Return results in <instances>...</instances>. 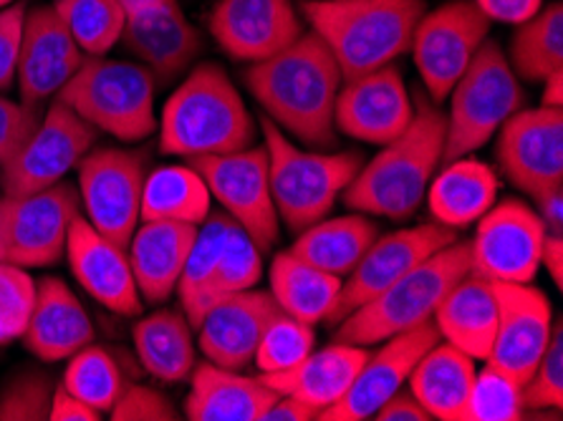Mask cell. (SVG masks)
<instances>
[{
	"label": "cell",
	"instance_id": "obj_26",
	"mask_svg": "<svg viewBox=\"0 0 563 421\" xmlns=\"http://www.w3.org/2000/svg\"><path fill=\"white\" fill-rule=\"evenodd\" d=\"M263 379H249L233 368L202 361L190 374V394L185 399V419L190 421H263L278 401Z\"/></svg>",
	"mask_w": 563,
	"mask_h": 421
},
{
	"label": "cell",
	"instance_id": "obj_12",
	"mask_svg": "<svg viewBox=\"0 0 563 421\" xmlns=\"http://www.w3.org/2000/svg\"><path fill=\"white\" fill-rule=\"evenodd\" d=\"M190 167L261 253H268L278 240V210L271 192L266 147L192 157Z\"/></svg>",
	"mask_w": 563,
	"mask_h": 421
},
{
	"label": "cell",
	"instance_id": "obj_27",
	"mask_svg": "<svg viewBox=\"0 0 563 421\" xmlns=\"http://www.w3.org/2000/svg\"><path fill=\"white\" fill-rule=\"evenodd\" d=\"M198 225L173 220H147L136 225L126 245L136 290L147 303H165L175 293Z\"/></svg>",
	"mask_w": 563,
	"mask_h": 421
},
{
	"label": "cell",
	"instance_id": "obj_37",
	"mask_svg": "<svg viewBox=\"0 0 563 421\" xmlns=\"http://www.w3.org/2000/svg\"><path fill=\"white\" fill-rule=\"evenodd\" d=\"M263 273V253L261 247L253 243L249 232L235 222L233 232H230L225 253L220 257L216 273L208 280V286L202 288V293L195 298V303L187 308L185 315L190 321L192 329H198L205 313L210 311L218 300H223L241 290L253 288L261 280Z\"/></svg>",
	"mask_w": 563,
	"mask_h": 421
},
{
	"label": "cell",
	"instance_id": "obj_50",
	"mask_svg": "<svg viewBox=\"0 0 563 421\" xmlns=\"http://www.w3.org/2000/svg\"><path fill=\"white\" fill-rule=\"evenodd\" d=\"M374 419L377 421H430L432 417L428 414V409L415 399L412 391L397 389L377 411H374Z\"/></svg>",
	"mask_w": 563,
	"mask_h": 421
},
{
	"label": "cell",
	"instance_id": "obj_32",
	"mask_svg": "<svg viewBox=\"0 0 563 421\" xmlns=\"http://www.w3.org/2000/svg\"><path fill=\"white\" fill-rule=\"evenodd\" d=\"M341 282L344 280L339 275L316 268L291 251L276 255L271 265V296L276 298L280 311L311 325L327 321Z\"/></svg>",
	"mask_w": 563,
	"mask_h": 421
},
{
	"label": "cell",
	"instance_id": "obj_19",
	"mask_svg": "<svg viewBox=\"0 0 563 421\" xmlns=\"http://www.w3.org/2000/svg\"><path fill=\"white\" fill-rule=\"evenodd\" d=\"M208 29L230 58L258 64L291 46L303 23L291 0H218Z\"/></svg>",
	"mask_w": 563,
	"mask_h": 421
},
{
	"label": "cell",
	"instance_id": "obj_28",
	"mask_svg": "<svg viewBox=\"0 0 563 421\" xmlns=\"http://www.w3.org/2000/svg\"><path fill=\"white\" fill-rule=\"evenodd\" d=\"M364 346L354 343H334L321 351H311L296 366L284 368V372L263 374L273 391L280 397H294L298 401L309 403L316 411L334 407V403L352 389V384L366 361Z\"/></svg>",
	"mask_w": 563,
	"mask_h": 421
},
{
	"label": "cell",
	"instance_id": "obj_42",
	"mask_svg": "<svg viewBox=\"0 0 563 421\" xmlns=\"http://www.w3.org/2000/svg\"><path fill=\"white\" fill-rule=\"evenodd\" d=\"M520 417H523L520 386L510 376L490 364L475 374L465 421H516Z\"/></svg>",
	"mask_w": 563,
	"mask_h": 421
},
{
	"label": "cell",
	"instance_id": "obj_21",
	"mask_svg": "<svg viewBox=\"0 0 563 421\" xmlns=\"http://www.w3.org/2000/svg\"><path fill=\"white\" fill-rule=\"evenodd\" d=\"M440 341V331L434 323H420L415 329L387 339V346L374 356H366L364 366L356 374L344 397L334 407L323 409L321 421H364L372 419L384 401L397 389H402L405 381L412 374L417 361Z\"/></svg>",
	"mask_w": 563,
	"mask_h": 421
},
{
	"label": "cell",
	"instance_id": "obj_49",
	"mask_svg": "<svg viewBox=\"0 0 563 421\" xmlns=\"http://www.w3.org/2000/svg\"><path fill=\"white\" fill-rule=\"evenodd\" d=\"M475 5L488 15L490 21L520 25L543 8V0H475Z\"/></svg>",
	"mask_w": 563,
	"mask_h": 421
},
{
	"label": "cell",
	"instance_id": "obj_40",
	"mask_svg": "<svg viewBox=\"0 0 563 421\" xmlns=\"http://www.w3.org/2000/svg\"><path fill=\"white\" fill-rule=\"evenodd\" d=\"M233 228H235V220L225 212H210L208 218L198 225L192 247L190 253H187L183 275L175 288L177 296H180L183 311H187V308L195 303V298L202 293V288L208 286V280L218 268L220 257L225 253L228 237L230 232H233Z\"/></svg>",
	"mask_w": 563,
	"mask_h": 421
},
{
	"label": "cell",
	"instance_id": "obj_39",
	"mask_svg": "<svg viewBox=\"0 0 563 421\" xmlns=\"http://www.w3.org/2000/svg\"><path fill=\"white\" fill-rule=\"evenodd\" d=\"M64 389L74 394L76 399L89 403L99 414H109L117 399L124 391V376L119 372L117 361L109 356V351L97 346H84L76 351L68 361V368L64 374Z\"/></svg>",
	"mask_w": 563,
	"mask_h": 421
},
{
	"label": "cell",
	"instance_id": "obj_9",
	"mask_svg": "<svg viewBox=\"0 0 563 421\" xmlns=\"http://www.w3.org/2000/svg\"><path fill=\"white\" fill-rule=\"evenodd\" d=\"M79 214L74 185L56 182L46 190L0 197V247L3 263L19 268H48L66 255L68 228Z\"/></svg>",
	"mask_w": 563,
	"mask_h": 421
},
{
	"label": "cell",
	"instance_id": "obj_54",
	"mask_svg": "<svg viewBox=\"0 0 563 421\" xmlns=\"http://www.w3.org/2000/svg\"><path fill=\"white\" fill-rule=\"evenodd\" d=\"M541 265L556 282V288H563V235H551L545 232L543 251H541Z\"/></svg>",
	"mask_w": 563,
	"mask_h": 421
},
{
	"label": "cell",
	"instance_id": "obj_38",
	"mask_svg": "<svg viewBox=\"0 0 563 421\" xmlns=\"http://www.w3.org/2000/svg\"><path fill=\"white\" fill-rule=\"evenodd\" d=\"M54 8L87 56H107L122 41L124 0H56Z\"/></svg>",
	"mask_w": 563,
	"mask_h": 421
},
{
	"label": "cell",
	"instance_id": "obj_43",
	"mask_svg": "<svg viewBox=\"0 0 563 421\" xmlns=\"http://www.w3.org/2000/svg\"><path fill=\"white\" fill-rule=\"evenodd\" d=\"M520 403L526 411H561L563 407V323L556 321L531 379L520 386Z\"/></svg>",
	"mask_w": 563,
	"mask_h": 421
},
{
	"label": "cell",
	"instance_id": "obj_24",
	"mask_svg": "<svg viewBox=\"0 0 563 421\" xmlns=\"http://www.w3.org/2000/svg\"><path fill=\"white\" fill-rule=\"evenodd\" d=\"M280 313L266 290H241L218 300L198 325V343L210 364L241 372L253 364L255 348L268 323Z\"/></svg>",
	"mask_w": 563,
	"mask_h": 421
},
{
	"label": "cell",
	"instance_id": "obj_13",
	"mask_svg": "<svg viewBox=\"0 0 563 421\" xmlns=\"http://www.w3.org/2000/svg\"><path fill=\"white\" fill-rule=\"evenodd\" d=\"M93 142L97 129L84 122L62 99H54L36 132L0 167L3 195H29L62 182Z\"/></svg>",
	"mask_w": 563,
	"mask_h": 421
},
{
	"label": "cell",
	"instance_id": "obj_22",
	"mask_svg": "<svg viewBox=\"0 0 563 421\" xmlns=\"http://www.w3.org/2000/svg\"><path fill=\"white\" fill-rule=\"evenodd\" d=\"M84 58L87 54L58 19L54 5H38L25 13L19 71H15L23 104L41 109L44 101L56 97L79 71Z\"/></svg>",
	"mask_w": 563,
	"mask_h": 421
},
{
	"label": "cell",
	"instance_id": "obj_3",
	"mask_svg": "<svg viewBox=\"0 0 563 421\" xmlns=\"http://www.w3.org/2000/svg\"><path fill=\"white\" fill-rule=\"evenodd\" d=\"M424 0H303L301 13L327 43L344 81L389 66L409 51Z\"/></svg>",
	"mask_w": 563,
	"mask_h": 421
},
{
	"label": "cell",
	"instance_id": "obj_7",
	"mask_svg": "<svg viewBox=\"0 0 563 421\" xmlns=\"http://www.w3.org/2000/svg\"><path fill=\"white\" fill-rule=\"evenodd\" d=\"M261 126L266 134L263 147L268 152L271 192L278 218L294 232H303L331 212L336 197L362 169V157L356 152H303L268 117H263Z\"/></svg>",
	"mask_w": 563,
	"mask_h": 421
},
{
	"label": "cell",
	"instance_id": "obj_4",
	"mask_svg": "<svg viewBox=\"0 0 563 421\" xmlns=\"http://www.w3.org/2000/svg\"><path fill=\"white\" fill-rule=\"evenodd\" d=\"M253 136V117L218 64L195 66L162 109L159 149L177 157L249 149Z\"/></svg>",
	"mask_w": 563,
	"mask_h": 421
},
{
	"label": "cell",
	"instance_id": "obj_16",
	"mask_svg": "<svg viewBox=\"0 0 563 421\" xmlns=\"http://www.w3.org/2000/svg\"><path fill=\"white\" fill-rule=\"evenodd\" d=\"M545 228L536 210L506 200L477 220L471 243L473 273L493 282H533L541 268Z\"/></svg>",
	"mask_w": 563,
	"mask_h": 421
},
{
	"label": "cell",
	"instance_id": "obj_29",
	"mask_svg": "<svg viewBox=\"0 0 563 421\" xmlns=\"http://www.w3.org/2000/svg\"><path fill=\"white\" fill-rule=\"evenodd\" d=\"M432 318L448 343L473 361H488L498 331V300L493 280L471 270L450 288Z\"/></svg>",
	"mask_w": 563,
	"mask_h": 421
},
{
	"label": "cell",
	"instance_id": "obj_20",
	"mask_svg": "<svg viewBox=\"0 0 563 421\" xmlns=\"http://www.w3.org/2000/svg\"><path fill=\"white\" fill-rule=\"evenodd\" d=\"M415 117V104L395 66H382L344 81L334 107V124L352 140L387 144L405 132Z\"/></svg>",
	"mask_w": 563,
	"mask_h": 421
},
{
	"label": "cell",
	"instance_id": "obj_25",
	"mask_svg": "<svg viewBox=\"0 0 563 421\" xmlns=\"http://www.w3.org/2000/svg\"><path fill=\"white\" fill-rule=\"evenodd\" d=\"M93 341L89 313L74 290L58 278L36 282V303L23 331V343L41 361H64Z\"/></svg>",
	"mask_w": 563,
	"mask_h": 421
},
{
	"label": "cell",
	"instance_id": "obj_47",
	"mask_svg": "<svg viewBox=\"0 0 563 421\" xmlns=\"http://www.w3.org/2000/svg\"><path fill=\"white\" fill-rule=\"evenodd\" d=\"M25 13H29V5L23 0L0 8V91L11 89L19 71Z\"/></svg>",
	"mask_w": 563,
	"mask_h": 421
},
{
	"label": "cell",
	"instance_id": "obj_8",
	"mask_svg": "<svg viewBox=\"0 0 563 421\" xmlns=\"http://www.w3.org/2000/svg\"><path fill=\"white\" fill-rule=\"evenodd\" d=\"M523 104V91L496 41L485 38L450 91L442 165L477 152Z\"/></svg>",
	"mask_w": 563,
	"mask_h": 421
},
{
	"label": "cell",
	"instance_id": "obj_35",
	"mask_svg": "<svg viewBox=\"0 0 563 421\" xmlns=\"http://www.w3.org/2000/svg\"><path fill=\"white\" fill-rule=\"evenodd\" d=\"M210 190L190 165L157 167L144 177L140 220H173L200 225L210 214Z\"/></svg>",
	"mask_w": 563,
	"mask_h": 421
},
{
	"label": "cell",
	"instance_id": "obj_2",
	"mask_svg": "<svg viewBox=\"0 0 563 421\" xmlns=\"http://www.w3.org/2000/svg\"><path fill=\"white\" fill-rule=\"evenodd\" d=\"M445 129V114L420 93L409 126L397 140L384 144L344 190L346 208L387 220L412 218L442 159Z\"/></svg>",
	"mask_w": 563,
	"mask_h": 421
},
{
	"label": "cell",
	"instance_id": "obj_17",
	"mask_svg": "<svg viewBox=\"0 0 563 421\" xmlns=\"http://www.w3.org/2000/svg\"><path fill=\"white\" fill-rule=\"evenodd\" d=\"M493 290L498 300V331L488 364L523 386L551 341V300L531 282H493Z\"/></svg>",
	"mask_w": 563,
	"mask_h": 421
},
{
	"label": "cell",
	"instance_id": "obj_18",
	"mask_svg": "<svg viewBox=\"0 0 563 421\" xmlns=\"http://www.w3.org/2000/svg\"><path fill=\"white\" fill-rule=\"evenodd\" d=\"M124 46L157 84H173L200 54V31L185 19L180 0H124Z\"/></svg>",
	"mask_w": 563,
	"mask_h": 421
},
{
	"label": "cell",
	"instance_id": "obj_52",
	"mask_svg": "<svg viewBox=\"0 0 563 421\" xmlns=\"http://www.w3.org/2000/svg\"><path fill=\"white\" fill-rule=\"evenodd\" d=\"M533 200L536 214H539V220L543 222L545 232H551V235H563V187L543 192L539 197H533Z\"/></svg>",
	"mask_w": 563,
	"mask_h": 421
},
{
	"label": "cell",
	"instance_id": "obj_1",
	"mask_svg": "<svg viewBox=\"0 0 563 421\" xmlns=\"http://www.w3.org/2000/svg\"><path fill=\"white\" fill-rule=\"evenodd\" d=\"M243 81L280 132L311 147H334V107L344 76L313 31H303L266 62L251 64Z\"/></svg>",
	"mask_w": 563,
	"mask_h": 421
},
{
	"label": "cell",
	"instance_id": "obj_45",
	"mask_svg": "<svg viewBox=\"0 0 563 421\" xmlns=\"http://www.w3.org/2000/svg\"><path fill=\"white\" fill-rule=\"evenodd\" d=\"M54 389L46 374H19L0 394V421H46Z\"/></svg>",
	"mask_w": 563,
	"mask_h": 421
},
{
	"label": "cell",
	"instance_id": "obj_44",
	"mask_svg": "<svg viewBox=\"0 0 563 421\" xmlns=\"http://www.w3.org/2000/svg\"><path fill=\"white\" fill-rule=\"evenodd\" d=\"M36 303V282L25 268L0 261V346L23 339Z\"/></svg>",
	"mask_w": 563,
	"mask_h": 421
},
{
	"label": "cell",
	"instance_id": "obj_11",
	"mask_svg": "<svg viewBox=\"0 0 563 421\" xmlns=\"http://www.w3.org/2000/svg\"><path fill=\"white\" fill-rule=\"evenodd\" d=\"M76 167L87 220L112 243L126 247L140 222L147 152L99 147L84 154Z\"/></svg>",
	"mask_w": 563,
	"mask_h": 421
},
{
	"label": "cell",
	"instance_id": "obj_41",
	"mask_svg": "<svg viewBox=\"0 0 563 421\" xmlns=\"http://www.w3.org/2000/svg\"><path fill=\"white\" fill-rule=\"evenodd\" d=\"M313 343L316 333L311 323H303L280 311L268 323V329L263 331L253 361L263 374L284 372V368H291L298 361L309 356L313 351Z\"/></svg>",
	"mask_w": 563,
	"mask_h": 421
},
{
	"label": "cell",
	"instance_id": "obj_15",
	"mask_svg": "<svg viewBox=\"0 0 563 421\" xmlns=\"http://www.w3.org/2000/svg\"><path fill=\"white\" fill-rule=\"evenodd\" d=\"M498 165L520 192L539 197L563 187V114L556 107L510 114L500 124Z\"/></svg>",
	"mask_w": 563,
	"mask_h": 421
},
{
	"label": "cell",
	"instance_id": "obj_36",
	"mask_svg": "<svg viewBox=\"0 0 563 421\" xmlns=\"http://www.w3.org/2000/svg\"><path fill=\"white\" fill-rule=\"evenodd\" d=\"M514 71L526 81H545L551 74L563 71V8L551 3L533 19L518 25L510 43Z\"/></svg>",
	"mask_w": 563,
	"mask_h": 421
},
{
	"label": "cell",
	"instance_id": "obj_6",
	"mask_svg": "<svg viewBox=\"0 0 563 421\" xmlns=\"http://www.w3.org/2000/svg\"><path fill=\"white\" fill-rule=\"evenodd\" d=\"M155 86L147 66L87 56L56 99L71 107L97 132L122 142H142L157 129Z\"/></svg>",
	"mask_w": 563,
	"mask_h": 421
},
{
	"label": "cell",
	"instance_id": "obj_5",
	"mask_svg": "<svg viewBox=\"0 0 563 421\" xmlns=\"http://www.w3.org/2000/svg\"><path fill=\"white\" fill-rule=\"evenodd\" d=\"M473 270L471 243H452L440 253L428 257L395 286H389L377 298L339 321L336 343H354V346H372L387 341L397 333H405L415 325L432 321L442 298L450 293L460 278Z\"/></svg>",
	"mask_w": 563,
	"mask_h": 421
},
{
	"label": "cell",
	"instance_id": "obj_51",
	"mask_svg": "<svg viewBox=\"0 0 563 421\" xmlns=\"http://www.w3.org/2000/svg\"><path fill=\"white\" fill-rule=\"evenodd\" d=\"M51 421H99L101 414L97 409H91L89 403L76 399L74 394L64 389V384H58L54 389V399H51Z\"/></svg>",
	"mask_w": 563,
	"mask_h": 421
},
{
	"label": "cell",
	"instance_id": "obj_53",
	"mask_svg": "<svg viewBox=\"0 0 563 421\" xmlns=\"http://www.w3.org/2000/svg\"><path fill=\"white\" fill-rule=\"evenodd\" d=\"M316 417H319V411L309 403L294 397H278V401L263 414V421H313Z\"/></svg>",
	"mask_w": 563,
	"mask_h": 421
},
{
	"label": "cell",
	"instance_id": "obj_56",
	"mask_svg": "<svg viewBox=\"0 0 563 421\" xmlns=\"http://www.w3.org/2000/svg\"><path fill=\"white\" fill-rule=\"evenodd\" d=\"M11 3H15V0H0V8H5V5H11Z\"/></svg>",
	"mask_w": 563,
	"mask_h": 421
},
{
	"label": "cell",
	"instance_id": "obj_30",
	"mask_svg": "<svg viewBox=\"0 0 563 421\" xmlns=\"http://www.w3.org/2000/svg\"><path fill=\"white\" fill-rule=\"evenodd\" d=\"M473 358L452 343L434 346L417 361L409 374V391L432 419L465 421L467 401L475 384Z\"/></svg>",
	"mask_w": 563,
	"mask_h": 421
},
{
	"label": "cell",
	"instance_id": "obj_23",
	"mask_svg": "<svg viewBox=\"0 0 563 421\" xmlns=\"http://www.w3.org/2000/svg\"><path fill=\"white\" fill-rule=\"evenodd\" d=\"M66 257L71 273L87 293L117 315H140L142 296L136 290L126 247L112 243L76 214L68 228Z\"/></svg>",
	"mask_w": 563,
	"mask_h": 421
},
{
	"label": "cell",
	"instance_id": "obj_48",
	"mask_svg": "<svg viewBox=\"0 0 563 421\" xmlns=\"http://www.w3.org/2000/svg\"><path fill=\"white\" fill-rule=\"evenodd\" d=\"M41 109L15 104L0 93V167L23 147V142L41 124Z\"/></svg>",
	"mask_w": 563,
	"mask_h": 421
},
{
	"label": "cell",
	"instance_id": "obj_33",
	"mask_svg": "<svg viewBox=\"0 0 563 421\" xmlns=\"http://www.w3.org/2000/svg\"><path fill=\"white\" fill-rule=\"evenodd\" d=\"M134 348L142 366L165 384L190 379L195 368L192 325L177 311H155L134 325Z\"/></svg>",
	"mask_w": 563,
	"mask_h": 421
},
{
	"label": "cell",
	"instance_id": "obj_46",
	"mask_svg": "<svg viewBox=\"0 0 563 421\" xmlns=\"http://www.w3.org/2000/svg\"><path fill=\"white\" fill-rule=\"evenodd\" d=\"M114 421H175L180 419L175 403L165 394L142 384H126L122 397L109 411Z\"/></svg>",
	"mask_w": 563,
	"mask_h": 421
},
{
	"label": "cell",
	"instance_id": "obj_14",
	"mask_svg": "<svg viewBox=\"0 0 563 421\" xmlns=\"http://www.w3.org/2000/svg\"><path fill=\"white\" fill-rule=\"evenodd\" d=\"M455 240V230L440 225V222H428V225L397 230L377 237L362 261L356 263V268L349 273V278L341 282L339 298L327 321H344L366 300L384 293L399 278H405L409 270H415L417 265H422L428 257L452 245Z\"/></svg>",
	"mask_w": 563,
	"mask_h": 421
},
{
	"label": "cell",
	"instance_id": "obj_55",
	"mask_svg": "<svg viewBox=\"0 0 563 421\" xmlns=\"http://www.w3.org/2000/svg\"><path fill=\"white\" fill-rule=\"evenodd\" d=\"M561 101H563V71H556L543 81V104L541 107L561 109Z\"/></svg>",
	"mask_w": 563,
	"mask_h": 421
},
{
	"label": "cell",
	"instance_id": "obj_10",
	"mask_svg": "<svg viewBox=\"0 0 563 421\" xmlns=\"http://www.w3.org/2000/svg\"><path fill=\"white\" fill-rule=\"evenodd\" d=\"M490 23L475 0H452L430 13L424 11L409 51L434 104H442L450 97L452 86L488 38Z\"/></svg>",
	"mask_w": 563,
	"mask_h": 421
},
{
	"label": "cell",
	"instance_id": "obj_34",
	"mask_svg": "<svg viewBox=\"0 0 563 421\" xmlns=\"http://www.w3.org/2000/svg\"><path fill=\"white\" fill-rule=\"evenodd\" d=\"M377 235V225L362 214L319 220L311 228L298 232L291 253L341 278V275H349L356 268V263L369 251Z\"/></svg>",
	"mask_w": 563,
	"mask_h": 421
},
{
	"label": "cell",
	"instance_id": "obj_31",
	"mask_svg": "<svg viewBox=\"0 0 563 421\" xmlns=\"http://www.w3.org/2000/svg\"><path fill=\"white\" fill-rule=\"evenodd\" d=\"M496 171L477 159L460 157L434 177L428 192V204L434 222L445 228L473 225L496 204Z\"/></svg>",
	"mask_w": 563,
	"mask_h": 421
}]
</instances>
